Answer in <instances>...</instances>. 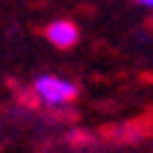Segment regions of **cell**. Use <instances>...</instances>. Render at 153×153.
I'll use <instances>...</instances> for the list:
<instances>
[{"label": "cell", "instance_id": "6da1fadb", "mask_svg": "<svg viewBox=\"0 0 153 153\" xmlns=\"http://www.w3.org/2000/svg\"><path fill=\"white\" fill-rule=\"evenodd\" d=\"M35 93L41 98L43 104H49V107H61V104H69L72 98L78 95L75 84H69L64 78H55V75H41L35 81Z\"/></svg>", "mask_w": 153, "mask_h": 153}, {"label": "cell", "instance_id": "3957f363", "mask_svg": "<svg viewBox=\"0 0 153 153\" xmlns=\"http://www.w3.org/2000/svg\"><path fill=\"white\" fill-rule=\"evenodd\" d=\"M136 3H142V6H150L153 0H136Z\"/></svg>", "mask_w": 153, "mask_h": 153}, {"label": "cell", "instance_id": "7a4b0ae2", "mask_svg": "<svg viewBox=\"0 0 153 153\" xmlns=\"http://www.w3.org/2000/svg\"><path fill=\"white\" fill-rule=\"evenodd\" d=\"M46 41H49L52 46H58V49L75 46V41H78L75 23H69V20H55V23H49L46 26Z\"/></svg>", "mask_w": 153, "mask_h": 153}]
</instances>
